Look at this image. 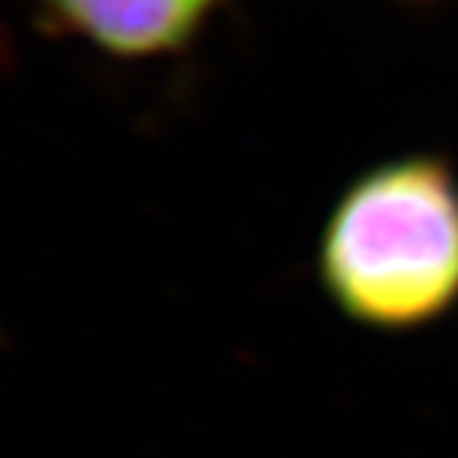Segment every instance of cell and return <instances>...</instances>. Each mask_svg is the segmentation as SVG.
Listing matches in <instances>:
<instances>
[{
    "label": "cell",
    "instance_id": "1",
    "mask_svg": "<svg viewBox=\"0 0 458 458\" xmlns=\"http://www.w3.org/2000/svg\"><path fill=\"white\" fill-rule=\"evenodd\" d=\"M318 279L359 326L420 329L458 304V177L439 155L359 174L318 241Z\"/></svg>",
    "mask_w": 458,
    "mask_h": 458
},
{
    "label": "cell",
    "instance_id": "2",
    "mask_svg": "<svg viewBox=\"0 0 458 458\" xmlns=\"http://www.w3.org/2000/svg\"><path fill=\"white\" fill-rule=\"evenodd\" d=\"M221 0H37L47 28L116 58L185 50Z\"/></svg>",
    "mask_w": 458,
    "mask_h": 458
}]
</instances>
